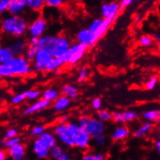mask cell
I'll return each mask as SVG.
<instances>
[{"mask_svg":"<svg viewBox=\"0 0 160 160\" xmlns=\"http://www.w3.org/2000/svg\"><path fill=\"white\" fill-rule=\"evenodd\" d=\"M120 10H121V5H120V2L117 1L103 2L100 6V15L103 19H116Z\"/></svg>","mask_w":160,"mask_h":160,"instance_id":"8fae6325","label":"cell"},{"mask_svg":"<svg viewBox=\"0 0 160 160\" xmlns=\"http://www.w3.org/2000/svg\"><path fill=\"white\" fill-rule=\"evenodd\" d=\"M76 38L77 42L84 44L87 48L92 47L100 38L88 28H82L76 33Z\"/></svg>","mask_w":160,"mask_h":160,"instance_id":"7c38bea8","label":"cell"},{"mask_svg":"<svg viewBox=\"0 0 160 160\" xmlns=\"http://www.w3.org/2000/svg\"><path fill=\"white\" fill-rule=\"evenodd\" d=\"M37 52H38V47L37 46H33L28 44L23 56L27 61H29L30 62H32L33 59H34L35 56H36Z\"/></svg>","mask_w":160,"mask_h":160,"instance_id":"f1b7e54d","label":"cell"},{"mask_svg":"<svg viewBox=\"0 0 160 160\" xmlns=\"http://www.w3.org/2000/svg\"><path fill=\"white\" fill-rule=\"evenodd\" d=\"M17 134H18V132H17V129L15 128H11L8 129L7 132L5 134V139L15 137V136H17Z\"/></svg>","mask_w":160,"mask_h":160,"instance_id":"ee69618b","label":"cell"},{"mask_svg":"<svg viewBox=\"0 0 160 160\" xmlns=\"http://www.w3.org/2000/svg\"><path fill=\"white\" fill-rule=\"evenodd\" d=\"M129 133L130 132L126 126H124V124H120L112 132L111 138L113 141L124 140L128 137Z\"/></svg>","mask_w":160,"mask_h":160,"instance_id":"ffe728a7","label":"cell"},{"mask_svg":"<svg viewBox=\"0 0 160 160\" xmlns=\"http://www.w3.org/2000/svg\"><path fill=\"white\" fill-rule=\"evenodd\" d=\"M152 124L150 121H146V122L144 123L142 126L138 128V129H136L134 132V136L135 138H143L145 136H146L147 134L149 133L152 130Z\"/></svg>","mask_w":160,"mask_h":160,"instance_id":"cb8c5ba5","label":"cell"},{"mask_svg":"<svg viewBox=\"0 0 160 160\" xmlns=\"http://www.w3.org/2000/svg\"><path fill=\"white\" fill-rule=\"evenodd\" d=\"M64 152H65V149L61 145L56 144L50 149V158L54 160H59Z\"/></svg>","mask_w":160,"mask_h":160,"instance_id":"f546056e","label":"cell"},{"mask_svg":"<svg viewBox=\"0 0 160 160\" xmlns=\"http://www.w3.org/2000/svg\"><path fill=\"white\" fill-rule=\"evenodd\" d=\"M27 10L26 5L22 0H10L7 12L12 16H25Z\"/></svg>","mask_w":160,"mask_h":160,"instance_id":"2e32d148","label":"cell"},{"mask_svg":"<svg viewBox=\"0 0 160 160\" xmlns=\"http://www.w3.org/2000/svg\"><path fill=\"white\" fill-rule=\"evenodd\" d=\"M158 82V78L157 76H152L150 78L149 80L146 82L145 84V89H148V90H152V89H154L156 86L157 85Z\"/></svg>","mask_w":160,"mask_h":160,"instance_id":"b9f144b4","label":"cell"},{"mask_svg":"<svg viewBox=\"0 0 160 160\" xmlns=\"http://www.w3.org/2000/svg\"><path fill=\"white\" fill-rule=\"evenodd\" d=\"M40 41V38L39 37H30V38L27 41V43L30 45H33V46H37L38 47V43H39Z\"/></svg>","mask_w":160,"mask_h":160,"instance_id":"f6af8a7d","label":"cell"},{"mask_svg":"<svg viewBox=\"0 0 160 160\" xmlns=\"http://www.w3.org/2000/svg\"><path fill=\"white\" fill-rule=\"evenodd\" d=\"M53 133L55 135L57 140L65 146L68 148L74 147V142H73L72 136L68 131L67 124L65 123H58L53 129Z\"/></svg>","mask_w":160,"mask_h":160,"instance_id":"ba28073f","label":"cell"},{"mask_svg":"<svg viewBox=\"0 0 160 160\" xmlns=\"http://www.w3.org/2000/svg\"><path fill=\"white\" fill-rule=\"evenodd\" d=\"M28 10L39 12L44 7V0H22Z\"/></svg>","mask_w":160,"mask_h":160,"instance_id":"7402d4cb","label":"cell"},{"mask_svg":"<svg viewBox=\"0 0 160 160\" xmlns=\"http://www.w3.org/2000/svg\"><path fill=\"white\" fill-rule=\"evenodd\" d=\"M64 65H65V63L62 57L53 58L52 62L44 68V72H54Z\"/></svg>","mask_w":160,"mask_h":160,"instance_id":"484cf974","label":"cell"},{"mask_svg":"<svg viewBox=\"0 0 160 160\" xmlns=\"http://www.w3.org/2000/svg\"><path fill=\"white\" fill-rule=\"evenodd\" d=\"M4 142H5V138L2 139V140L1 142H0V145H4Z\"/></svg>","mask_w":160,"mask_h":160,"instance_id":"db71d44e","label":"cell"},{"mask_svg":"<svg viewBox=\"0 0 160 160\" xmlns=\"http://www.w3.org/2000/svg\"><path fill=\"white\" fill-rule=\"evenodd\" d=\"M71 101L69 98L65 95L59 96L57 99L54 101L53 109L55 112L57 113H60V112L65 111V110L68 108L71 105Z\"/></svg>","mask_w":160,"mask_h":160,"instance_id":"ac0fdd59","label":"cell"},{"mask_svg":"<svg viewBox=\"0 0 160 160\" xmlns=\"http://www.w3.org/2000/svg\"><path fill=\"white\" fill-rule=\"evenodd\" d=\"M27 100V96H26V92H20V93H17L16 95H14L13 97L11 98V103L13 105H18L20 103H23L25 100Z\"/></svg>","mask_w":160,"mask_h":160,"instance_id":"836d02e7","label":"cell"},{"mask_svg":"<svg viewBox=\"0 0 160 160\" xmlns=\"http://www.w3.org/2000/svg\"><path fill=\"white\" fill-rule=\"evenodd\" d=\"M152 40H154V41H157V42H159L160 41V34L159 32H156V33H154L152 34Z\"/></svg>","mask_w":160,"mask_h":160,"instance_id":"f907efd6","label":"cell"},{"mask_svg":"<svg viewBox=\"0 0 160 160\" xmlns=\"http://www.w3.org/2000/svg\"><path fill=\"white\" fill-rule=\"evenodd\" d=\"M122 114L125 122L128 123L132 122L138 118V114L133 110H125V111L122 112Z\"/></svg>","mask_w":160,"mask_h":160,"instance_id":"d6a6232c","label":"cell"},{"mask_svg":"<svg viewBox=\"0 0 160 160\" xmlns=\"http://www.w3.org/2000/svg\"><path fill=\"white\" fill-rule=\"evenodd\" d=\"M21 142V139H20V137L18 136H15L13 138H10L8 139H5V142H4V146L6 147V148H10L11 146L12 145H16V144L19 143V142Z\"/></svg>","mask_w":160,"mask_h":160,"instance_id":"f35d334b","label":"cell"},{"mask_svg":"<svg viewBox=\"0 0 160 160\" xmlns=\"http://www.w3.org/2000/svg\"><path fill=\"white\" fill-rule=\"evenodd\" d=\"M142 16L140 15V14H138V15L136 16V17H135V21L136 22H139V21H141V20H142Z\"/></svg>","mask_w":160,"mask_h":160,"instance_id":"f5cc1de1","label":"cell"},{"mask_svg":"<svg viewBox=\"0 0 160 160\" xmlns=\"http://www.w3.org/2000/svg\"><path fill=\"white\" fill-rule=\"evenodd\" d=\"M156 150H157L158 153H160V141L159 140H157L156 142Z\"/></svg>","mask_w":160,"mask_h":160,"instance_id":"816d5d0a","label":"cell"},{"mask_svg":"<svg viewBox=\"0 0 160 160\" xmlns=\"http://www.w3.org/2000/svg\"><path fill=\"white\" fill-rule=\"evenodd\" d=\"M14 54L10 50L8 45H0V64L4 65L9 62L12 58Z\"/></svg>","mask_w":160,"mask_h":160,"instance_id":"603a6c76","label":"cell"},{"mask_svg":"<svg viewBox=\"0 0 160 160\" xmlns=\"http://www.w3.org/2000/svg\"><path fill=\"white\" fill-rule=\"evenodd\" d=\"M68 121H69V115L67 114V113H63L59 118L58 123H65V124H66Z\"/></svg>","mask_w":160,"mask_h":160,"instance_id":"7dc6e473","label":"cell"},{"mask_svg":"<svg viewBox=\"0 0 160 160\" xmlns=\"http://www.w3.org/2000/svg\"><path fill=\"white\" fill-rule=\"evenodd\" d=\"M37 138L39 139L41 142H43L50 149L57 144L58 141L53 132H48V131L46 130L41 135L37 137Z\"/></svg>","mask_w":160,"mask_h":160,"instance_id":"d6986e66","label":"cell"},{"mask_svg":"<svg viewBox=\"0 0 160 160\" xmlns=\"http://www.w3.org/2000/svg\"><path fill=\"white\" fill-rule=\"evenodd\" d=\"M53 56L47 48H38L36 56L32 62V69L36 72H44V68L52 62Z\"/></svg>","mask_w":160,"mask_h":160,"instance_id":"52a82bcc","label":"cell"},{"mask_svg":"<svg viewBox=\"0 0 160 160\" xmlns=\"http://www.w3.org/2000/svg\"><path fill=\"white\" fill-rule=\"evenodd\" d=\"M12 52L15 56L23 55L25 50L28 46V43L26 39L23 38H14L7 44Z\"/></svg>","mask_w":160,"mask_h":160,"instance_id":"5bb4252c","label":"cell"},{"mask_svg":"<svg viewBox=\"0 0 160 160\" xmlns=\"http://www.w3.org/2000/svg\"><path fill=\"white\" fill-rule=\"evenodd\" d=\"M66 2V0H44V6L50 9H59Z\"/></svg>","mask_w":160,"mask_h":160,"instance_id":"4dcf8cb0","label":"cell"},{"mask_svg":"<svg viewBox=\"0 0 160 160\" xmlns=\"http://www.w3.org/2000/svg\"><path fill=\"white\" fill-rule=\"evenodd\" d=\"M60 96V92L57 89L54 88H49V89H45L42 94H41V98L44 100H48L50 102H54L58 97Z\"/></svg>","mask_w":160,"mask_h":160,"instance_id":"d4e9b609","label":"cell"},{"mask_svg":"<svg viewBox=\"0 0 160 160\" xmlns=\"http://www.w3.org/2000/svg\"><path fill=\"white\" fill-rule=\"evenodd\" d=\"M32 149L38 159H46L50 158V148H48L38 138H36L33 142Z\"/></svg>","mask_w":160,"mask_h":160,"instance_id":"9a60e30c","label":"cell"},{"mask_svg":"<svg viewBox=\"0 0 160 160\" xmlns=\"http://www.w3.org/2000/svg\"><path fill=\"white\" fill-rule=\"evenodd\" d=\"M61 92L71 100H75L79 97V89L76 85L66 84L62 88Z\"/></svg>","mask_w":160,"mask_h":160,"instance_id":"44dd1931","label":"cell"},{"mask_svg":"<svg viewBox=\"0 0 160 160\" xmlns=\"http://www.w3.org/2000/svg\"><path fill=\"white\" fill-rule=\"evenodd\" d=\"M29 21L25 16L7 14L2 17L0 29L5 34L13 38H23L27 33Z\"/></svg>","mask_w":160,"mask_h":160,"instance_id":"6da1fadb","label":"cell"},{"mask_svg":"<svg viewBox=\"0 0 160 160\" xmlns=\"http://www.w3.org/2000/svg\"><path fill=\"white\" fill-rule=\"evenodd\" d=\"M92 138L95 145H98V146H103L107 142V138L104 135V134H99V135L95 136V137Z\"/></svg>","mask_w":160,"mask_h":160,"instance_id":"ab89813d","label":"cell"},{"mask_svg":"<svg viewBox=\"0 0 160 160\" xmlns=\"http://www.w3.org/2000/svg\"><path fill=\"white\" fill-rule=\"evenodd\" d=\"M112 120H113V121L116 123H118V124H124L126 123L121 112H113V113H112Z\"/></svg>","mask_w":160,"mask_h":160,"instance_id":"74e56055","label":"cell"},{"mask_svg":"<svg viewBox=\"0 0 160 160\" xmlns=\"http://www.w3.org/2000/svg\"><path fill=\"white\" fill-rule=\"evenodd\" d=\"M32 70V65L23 55L14 56L6 64L0 65V78L28 76Z\"/></svg>","mask_w":160,"mask_h":160,"instance_id":"7a4b0ae2","label":"cell"},{"mask_svg":"<svg viewBox=\"0 0 160 160\" xmlns=\"http://www.w3.org/2000/svg\"><path fill=\"white\" fill-rule=\"evenodd\" d=\"M45 127L43 125H36L34 127L32 128L31 131H30V136L33 138H37L38 137L39 135H41L43 132L45 131Z\"/></svg>","mask_w":160,"mask_h":160,"instance_id":"8d00e7d4","label":"cell"},{"mask_svg":"<svg viewBox=\"0 0 160 160\" xmlns=\"http://www.w3.org/2000/svg\"><path fill=\"white\" fill-rule=\"evenodd\" d=\"M71 44V41L67 37L63 35H54L48 49L50 51L54 58H58L66 53Z\"/></svg>","mask_w":160,"mask_h":160,"instance_id":"5b68a950","label":"cell"},{"mask_svg":"<svg viewBox=\"0 0 160 160\" xmlns=\"http://www.w3.org/2000/svg\"><path fill=\"white\" fill-rule=\"evenodd\" d=\"M87 49L88 48L81 43H74L70 45L66 53L62 55V57L65 64L75 65L82 58Z\"/></svg>","mask_w":160,"mask_h":160,"instance_id":"8992f818","label":"cell"},{"mask_svg":"<svg viewBox=\"0 0 160 160\" xmlns=\"http://www.w3.org/2000/svg\"><path fill=\"white\" fill-rule=\"evenodd\" d=\"M97 118L103 122H108L112 121V113L106 109H100L97 110Z\"/></svg>","mask_w":160,"mask_h":160,"instance_id":"83f0119b","label":"cell"},{"mask_svg":"<svg viewBox=\"0 0 160 160\" xmlns=\"http://www.w3.org/2000/svg\"><path fill=\"white\" fill-rule=\"evenodd\" d=\"M91 104H92V107L93 110H98L102 108L103 102H102V100L100 97H95V98L92 99Z\"/></svg>","mask_w":160,"mask_h":160,"instance_id":"7bdbcfd3","label":"cell"},{"mask_svg":"<svg viewBox=\"0 0 160 160\" xmlns=\"http://www.w3.org/2000/svg\"><path fill=\"white\" fill-rule=\"evenodd\" d=\"M134 0H121V2H120V5H121V9L130 6L132 3L134 2Z\"/></svg>","mask_w":160,"mask_h":160,"instance_id":"bcb514c9","label":"cell"},{"mask_svg":"<svg viewBox=\"0 0 160 160\" xmlns=\"http://www.w3.org/2000/svg\"><path fill=\"white\" fill-rule=\"evenodd\" d=\"M9 2L10 0H0V17L7 13Z\"/></svg>","mask_w":160,"mask_h":160,"instance_id":"60d3db41","label":"cell"},{"mask_svg":"<svg viewBox=\"0 0 160 160\" xmlns=\"http://www.w3.org/2000/svg\"><path fill=\"white\" fill-rule=\"evenodd\" d=\"M7 156L12 160H23L26 156V147L21 142L7 148Z\"/></svg>","mask_w":160,"mask_h":160,"instance_id":"4fadbf2b","label":"cell"},{"mask_svg":"<svg viewBox=\"0 0 160 160\" xmlns=\"http://www.w3.org/2000/svg\"><path fill=\"white\" fill-rule=\"evenodd\" d=\"M27 100L30 101H35L41 97V92L38 89H30L26 91Z\"/></svg>","mask_w":160,"mask_h":160,"instance_id":"e575fe53","label":"cell"},{"mask_svg":"<svg viewBox=\"0 0 160 160\" xmlns=\"http://www.w3.org/2000/svg\"><path fill=\"white\" fill-rule=\"evenodd\" d=\"M1 102H2V101H1V100H0V104H1Z\"/></svg>","mask_w":160,"mask_h":160,"instance_id":"11a10c76","label":"cell"},{"mask_svg":"<svg viewBox=\"0 0 160 160\" xmlns=\"http://www.w3.org/2000/svg\"><path fill=\"white\" fill-rule=\"evenodd\" d=\"M152 43H153L152 38L150 36H148V35H143V36H142L140 38H139V44H140L142 47H144V48L151 47Z\"/></svg>","mask_w":160,"mask_h":160,"instance_id":"d590c367","label":"cell"},{"mask_svg":"<svg viewBox=\"0 0 160 160\" xmlns=\"http://www.w3.org/2000/svg\"><path fill=\"white\" fill-rule=\"evenodd\" d=\"M114 20L115 19L113 18L103 19L102 17L96 18L89 23L87 28L91 30L92 33L97 34L99 38H101L105 34V33L107 31V30Z\"/></svg>","mask_w":160,"mask_h":160,"instance_id":"9c48e42d","label":"cell"},{"mask_svg":"<svg viewBox=\"0 0 160 160\" xmlns=\"http://www.w3.org/2000/svg\"><path fill=\"white\" fill-rule=\"evenodd\" d=\"M48 28V22L44 17L38 16L32 22L29 23L27 33L30 37H41L45 34Z\"/></svg>","mask_w":160,"mask_h":160,"instance_id":"30bf717a","label":"cell"},{"mask_svg":"<svg viewBox=\"0 0 160 160\" xmlns=\"http://www.w3.org/2000/svg\"><path fill=\"white\" fill-rule=\"evenodd\" d=\"M52 104V102L48 100H44V99H38L36 102L30 105V107H27L23 110V113L24 115H31L33 113H35L36 112L41 111L44 109L49 107Z\"/></svg>","mask_w":160,"mask_h":160,"instance_id":"e0dca14e","label":"cell"},{"mask_svg":"<svg viewBox=\"0 0 160 160\" xmlns=\"http://www.w3.org/2000/svg\"><path fill=\"white\" fill-rule=\"evenodd\" d=\"M68 131L71 133L74 142V147L80 148V149H86L90 145L91 137L88 134L87 132L80 128L76 121H69L66 123Z\"/></svg>","mask_w":160,"mask_h":160,"instance_id":"277c9868","label":"cell"},{"mask_svg":"<svg viewBox=\"0 0 160 160\" xmlns=\"http://www.w3.org/2000/svg\"><path fill=\"white\" fill-rule=\"evenodd\" d=\"M159 110H149L144 112L142 113V118L146 121H150V122H155V121H159Z\"/></svg>","mask_w":160,"mask_h":160,"instance_id":"4316f807","label":"cell"},{"mask_svg":"<svg viewBox=\"0 0 160 160\" xmlns=\"http://www.w3.org/2000/svg\"><path fill=\"white\" fill-rule=\"evenodd\" d=\"M89 72H90V70H89V67L88 66H83L80 68L78 73L77 76V80L79 82H83L86 81L88 79V77L89 76Z\"/></svg>","mask_w":160,"mask_h":160,"instance_id":"1f68e13d","label":"cell"},{"mask_svg":"<svg viewBox=\"0 0 160 160\" xmlns=\"http://www.w3.org/2000/svg\"><path fill=\"white\" fill-rule=\"evenodd\" d=\"M76 122L80 128L87 132L91 138L99 134H104L106 131L105 123L99 120L97 117L81 116Z\"/></svg>","mask_w":160,"mask_h":160,"instance_id":"3957f363","label":"cell"},{"mask_svg":"<svg viewBox=\"0 0 160 160\" xmlns=\"http://www.w3.org/2000/svg\"><path fill=\"white\" fill-rule=\"evenodd\" d=\"M7 152L5 150H0V160H6L7 159Z\"/></svg>","mask_w":160,"mask_h":160,"instance_id":"c3c4849f","label":"cell"},{"mask_svg":"<svg viewBox=\"0 0 160 160\" xmlns=\"http://www.w3.org/2000/svg\"><path fill=\"white\" fill-rule=\"evenodd\" d=\"M70 159H71V156H70L69 154L65 152L62 155V156H61L60 159H59V160H70Z\"/></svg>","mask_w":160,"mask_h":160,"instance_id":"681fc988","label":"cell"}]
</instances>
